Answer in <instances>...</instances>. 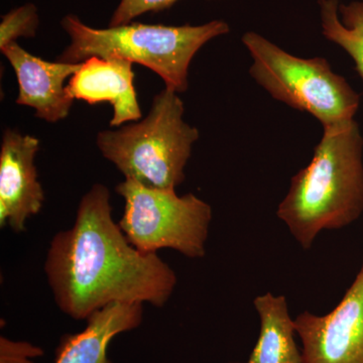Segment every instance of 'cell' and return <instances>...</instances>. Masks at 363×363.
<instances>
[{
    "label": "cell",
    "instance_id": "1",
    "mask_svg": "<svg viewBox=\"0 0 363 363\" xmlns=\"http://www.w3.org/2000/svg\"><path fill=\"white\" fill-rule=\"evenodd\" d=\"M111 192L95 184L81 199L71 228L52 238L44 269L67 316L87 320L116 303L162 308L175 291V271L157 253L130 245L112 216Z\"/></svg>",
    "mask_w": 363,
    "mask_h": 363
},
{
    "label": "cell",
    "instance_id": "2",
    "mask_svg": "<svg viewBox=\"0 0 363 363\" xmlns=\"http://www.w3.org/2000/svg\"><path fill=\"white\" fill-rule=\"evenodd\" d=\"M324 128L310 164L291 181L277 215L303 250L318 234L350 226L363 213V138L354 118Z\"/></svg>",
    "mask_w": 363,
    "mask_h": 363
},
{
    "label": "cell",
    "instance_id": "3",
    "mask_svg": "<svg viewBox=\"0 0 363 363\" xmlns=\"http://www.w3.org/2000/svg\"><path fill=\"white\" fill-rule=\"evenodd\" d=\"M70 38L57 61L79 64L92 57L121 58L147 67L164 81L166 88L183 93L188 89L191 62L203 45L227 35L230 26L215 20L199 26L126 25L96 28L78 16L67 14L61 21Z\"/></svg>",
    "mask_w": 363,
    "mask_h": 363
},
{
    "label": "cell",
    "instance_id": "4",
    "mask_svg": "<svg viewBox=\"0 0 363 363\" xmlns=\"http://www.w3.org/2000/svg\"><path fill=\"white\" fill-rule=\"evenodd\" d=\"M185 105L175 91L164 88L142 121L98 133L96 145L125 179L176 190L200 133L184 119Z\"/></svg>",
    "mask_w": 363,
    "mask_h": 363
},
{
    "label": "cell",
    "instance_id": "5",
    "mask_svg": "<svg viewBox=\"0 0 363 363\" xmlns=\"http://www.w3.org/2000/svg\"><path fill=\"white\" fill-rule=\"evenodd\" d=\"M241 40L252 59L250 76L272 98L311 114L323 128L354 118L360 95L326 59L294 56L255 32Z\"/></svg>",
    "mask_w": 363,
    "mask_h": 363
},
{
    "label": "cell",
    "instance_id": "6",
    "mask_svg": "<svg viewBox=\"0 0 363 363\" xmlns=\"http://www.w3.org/2000/svg\"><path fill=\"white\" fill-rule=\"evenodd\" d=\"M124 200L119 226L130 245L145 253L162 248L188 259H202L212 220V208L199 197L176 190L147 187L131 179L116 185Z\"/></svg>",
    "mask_w": 363,
    "mask_h": 363
},
{
    "label": "cell",
    "instance_id": "7",
    "mask_svg": "<svg viewBox=\"0 0 363 363\" xmlns=\"http://www.w3.org/2000/svg\"><path fill=\"white\" fill-rule=\"evenodd\" d=\"M295 327L304 363H363V259L338 305L323 316L301 313Z\"/></svg>",
    "mask_w": 363,
    "mask_h": 363
},
{
    "label": "cell",
    "instance_id": "8",
    "mask_svg": "<svg viewBox=\"0 0 363 363\" xmlns=\"http://www.w3.org/2000/svg\"><path fill=\"white\" fill-rule=\"evenodd\" d=\"M39 138L6 128L0 147V226L23 233L30 217L39 214L45 192L35 159Z\"/></svg>",
    "mask_w": 363,
    "mask_h": 363
},
{
    "label": "cell",
    "instance_id": "9",
    "mask_svg": "<svg viewBox=\"0 0 363 363\" xmlns=\"http://www.w3.org/2000/svg\"><path fill=\"white\" fill-rule=\"evenodd\" d=\"M1 50L18 79L16 104L28 106L35 116L50 123L64 121L70 114L74 99L66 91L67 79H70L81 63L49 62L33 56L18 43Z\"/></svg>",
    "mask_w": 363,
    "mask_h": 363
},
{
    "label": "cell",
    "instance_id": "10",
    "mask_svg": "<svg viewBox=\"0 0 363 363\" xmlns=\"http://www.w3.org/2000/svg\"><path fill=\"white\" fill-rule=\"evenodd\" d=\"M66 91L72 99L90 105L111 104L113 108L111 128L142 118L133 63L128 60L99 57L85 60L69 79Z\"/></svg>",
    "mask_w": 363,
    "mask_h": 363
},
{
    "label": "cell",
    "instance_id": "11",
    "mask_svg": "<svg viewBox=\"0 0 363 363\" xmlns=\"http://www.w3.org/2000/svg\"><path fill=\"white\" fill-rule=\"evenodd\" d=\"M143 320V304L107 306L86 320L84 330L61 338L54 363H113L107 354L109 344L119 334L140 327Z\"/></svg>",
    "mask_w": 363,
    "mask_h": 363
},
{
    "label": "cell",
    "instance_id": "12",
    "mask_svg": "<svg viewBox=\"0 0 363 363\" xmlns=\"http://www.w3.org/2000/svg\"><path fill=\"white\" fill-rule=\"evenodd\" d=\"M253 305L259 316L260 332L247 363H304L285 296L266 293L257 296Z\"/></svg>",
    "mask_w": 363,
    "mask_h": 363
},
{
    "label": "cell",
    "instance_id": "13",
    "mask_svg": "<svg viewBox=\"0 0 363 363\" xmlns=\"http://www.w3.org/2000/svg\"><path fill=\"white\" fill-rule=\"evenodd\" d=\"M318 6L324 37L350 55L363 81V2L318 0Z\"/></svg>",
    "mask_w": 363,
    "mask_h": 363
},
{
    "label": "cell",
    "instance_id": "14",
    "mask_svg": "<svg viewBox=\"0 0 363 363\" xmlns=\"http://www.w3.org/2000/svg\"><path fill=\"white\" fill-rule=\"evenodd\" d=\"M40 26L38 7L33 4H26L16 7L1 16L0 23V49L20 38L32 39L37 35Z\"/></svg>",
    "mask_w": 363,
    "mask_h": 363
},
{
    "label": "cell",
    "instance_id": "15",
    "mask_svg": "<svg viewBox=\"0 0 363 363\" xmlns=\"http://www.w3.org/2000/svg\"><path fill=\"white\" fill-rule=\"evenodd\" d=\"M178 1L179 0H121L112 13L109 26L133 23L138 16L166 11Z\"/></svg>",
    "mask_w": 363,
    "mask_h": 363
},
{
    "label": "cell",
    "instance_id": "16",
    "mask_svg": "<svg viewBox=\"0 0 363 363\" xmlns=\"http://www.w3.org/2000/svg\"><path fill=\"white\" fill-rule=\"evenodd\" d=\"M44 354V350L35 344L0 336V363H37L35 358Z\"/></svg>",
    "mask_w": 363,
    "mask_h": 363
},
{
    "label": "cell",
    "instance_id": "17",
    "mask_svg": "<svg viewBox=\"0 0 363 363\" xmlns=\"http://www.w3.org/2000/svg\"><path fill=\"white\" fill-rule=\"evenodd\" d=\"M228 363H240V362H228Z\"/></svg>",
    "mask_w": 363,
    "mask_h": 363
}]
</instances>
